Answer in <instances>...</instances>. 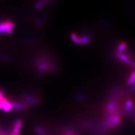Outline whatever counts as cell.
Listing matches in <instances>:
<instances>
[{
    "label": "cell",
    "mask_w": 135,
    "mask_h": 135,
    "mask_svg": "<svg viewBox=\"0 0 135 135\" xmlns=\"http://www.w3.org/2000/svg\"><path fill=\"white\" fill-rule=\"evenodd\" d=\"M13 23L10 21H6L0 24V33H7L11 34L12 33V29L14 28Z\"/></svg>",
    "instance_id": "cell-1"
},
{
    "label": "cell",
    "mask_w": 135,
    "mask_h": 135,
    "mask_svg": "<svg viewBox=\"0 0 135 135\" xmlns=\"http://www.w3.org/2000/svg\"><path fill=\"white\" fill-rule=\"evenodd\" d=\"M22 126V122L21 120L16 121L14 124V133L18 134L20 132Z\"/></svg>",
    "instance_id": "cell-2"
},
{
    "label": "cell",
    "mask_w": 135,
    "mask_h": 135,
    "mask_svg": "<svg viewBox=\"0 0 135 135\" xmlns=\"http://www.w3.org/2000/svg\"><path fill=\"white\" fill-rule=\"evenodd\" d=\"M12 108L13 104L9 103V102H7L3 106L2 109H3V110L6 112H9L12 109Z\"/></svg>",
    "instance_id": "cell-3"
},
{
    "label": "cell",
    "mask_w": 135,
    "mask_h": 135,
    "mask_svg": "<svg viewBox=\"0 0 135 135\" xmlns=\"http://www.w3.org/2000/svg\"><path fill=\"white\" fill-rule=\"evenodd\" d=\"M45 1H40L36 4V8L38 10L40 9L43 7V6L45 5Z\"/></svg>",
    "instance_id": "cell-4"
},
{
    "label": "cell",
    "mask_w": 135,
    "mask_h": 135,
    "mask_svg": "<svg viewBox=\"0 0 135 135\" xmlns=\"http://www.w3.org/2000/svg\"><path fill=\"white\" fill-rule=\"evenodd\" d=\"M4 98L3 97V94L1 92H0V100H1L2 99H3Z\"/></svg>",
    "instance_id": "cell-5"
},
{
    "label": "cell",
    "mask_w": 135,
    "mask_h": 135,
    "mask_svg": "<svg viewBox=\"0 0 135 135\" xmlns=\"http://www.w3.org/2000/svg\"><path fill=\"white\" fill-rule=\"evenodd\" d=\"M12 135H18V134H15V133H13V134H12Z\"/></svg>",
    "instance_id": "cell-6"
}]
</instances>
